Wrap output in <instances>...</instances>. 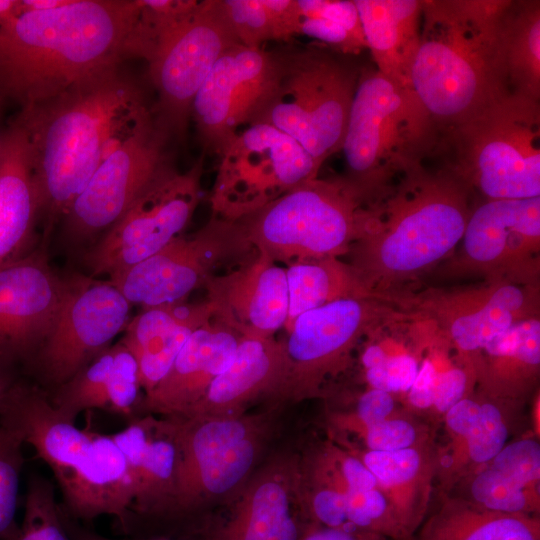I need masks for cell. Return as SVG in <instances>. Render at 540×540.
<instances>
[{"label": "cell", "instance_id": "cell-1", "mask_svg": "<svg viewBox=\"0 0 540 540\" xmlns=\"http://www.w3.org/2000/svg\"><path fill=\"white\" fill-rule=\"evenodd\" d=\"M15 120L28 138L39 216L50 230L108 155L157 119L141 86L117 68L21 108Z\"/></svg>", "mask_w": 540, "mask_h": 540}, {"label": "cell", "instance_id": "cell-2", "mask_svg": "<svg viewBox=\"0 0 540 540\" xmlns=\"http://www.w3.org/2000/svg\"><path fill=\"white\" fill-rule=\"evenodd\" d=\"M138 0H72L0 28V93L21 108L139 58Z\"/></svg>", "mask_w": 540, "mask_h": 540}, {"label": "cell", "instance_id": "cell-3", "mask_svg": "<svg viewBox=\"0 0 540 540\" xmlns=\"http://www.w3.org/2000/svg\"><path fill=\"white\" fill-rule=\"evenodd\" d=\"M475 200L440 163L400 175L369 205L361 237L348 255L357 280L375 299L415 287L456 250Z\"/></svg>", "mask_w": 540, "mask_h": 540}, {"label": "cell", "instance_id": "cell-4", "mask_svg": "<svg viewBox=\"0 0 540 540\" xmlns=\"http://www.w3.org/2000/svg\"><path fill=\"white\" fill-rule=\"evenodd\" d=\"M511 0H423L411 87L440 136L510 91L502 26Z\"/></svg>", "mask_w": 540, "mask_h": 540}, {"label": "cell", "instance_id": "cell-5", "mask_svg": "<svg viewBox=\"0 0 540 540\" xmlns=\"http://www.w3.org/2000/svg\"><path fill=\"white\" fill-rule=\"evenodd\" d=\"M432 158L475 203L540 196V100L508 91L440 136Z\"/></svg>", "mask_w": 540, "mask_h": 540}, {"label": "cell", "instance_id": "cell-6", "mask_svg": "<svg viewBox=\"0 0 540 540\" xmlns=\"http://www.w3.org/2000/svg\"><path fill=\"white\" fill-rule=\"evenodd\" d=\"M440 132L413 89L360 69L342 143L345 177L374 201L404 172L434 156Z\"/></svg>", "mask_w": 540, "mask_h": 540}, {"label": "cell", "instance_id": "cell-7", "mask_svg": "<svg viewBox=\"0 0 540 540\" xmlns=\"http://www.w3.org/2000/svg\"><path fill=\"white\" fill-rule=\"evenodd\" d=\"M275 55L272 88L249 125L282 131L322 167L341 151L361 66L318 44Z\"/></svg>", "mask_w": 540, "mask_h": 540}, {"label": "cell", "instance_id": "cell-8", "mask_svg": "<svg viewBox=\"0 0 540 540\" xmlns=\"http://www.w3.org/2000/svg\"><path fill=\"white\" fill-rule=\"evenodd\" d=\"M370 203L345 175L318 176L237 222L257 252L288 266L348 255Z\"/></svg>", "mask_w": 540, "mask_h": 540}, {"label": "cell", "instance_id": "cell-9", "mask_svg": "<svg viewBox=\"0 0 540 540\" xmlns=\"http://www.w3.org/2000/svg\"><path fill=\"white\" fill-rule=\"evenodd\" d=\"M179 464L170 517L192 514L216 501H230L257 469L272 433L274 414L173 417Z\"/></svg>", "mask_w": 540, "mask_h": 540}, {"label": "cell", "instance_id": "cell-10", "mask_svg": "<svg viewBox=\"0 0 540 540\" xmlns=\"http://www.w3.org/2000/svg\"><path fill=\"white\" fill-rule=\"evenodd\" d=\"M432 272L540 287V196L476 202L456 250Z\"/></svg>", "mask_w": 540, "mask_h": 540}, {"label": "cell", "instance_id": "cell-11", "mask_svg": "<svg viewBox=\"0 0 540 540\" xmlns=\"http://www.w3.org/2000/svg\"><path fill=\"white\" fill-rule=\"evenodd\" d=\"M219 156L210 204L214 216L232 222L318 177L321 168L299 143L265 123L241 129Z\"/></svg>", "mask_w": 540, "mask_h": 540}, {"label": "cell", "instance_id": "cell-12", "mask_svg": "<svg viewBox=\"0 0 540 540\" xmlns=\"http://www.w3.org/2000/svg\"><path fill=\"white\" fill-rule=\"evenodd\" d=\"M398 311L375 298H346L298 316L283 340L289 374L280 400L324 397L328 383L352 366L360 342Z\"/></svg>", "mask_w": 540, "mask_h": 540}, {"label": "cell", "instance_id": "cell-13", "mask_svg": "<svg viewBox=\"0 0 540 540\" xmlns=\"http://www.w3.org/2000/svg\"><path fill=\"white\" fill-rule=\"evenodd\" d=\"M235 44L218 0H198L158 36L148 72L157 92V122L170 137L184 135L197 92L219 57Z\"/></svg>", "mask_w": 540, "mask_h": 540}, {"label": "cell", "instance_id": "cell-14", "mask_svg": "<svg viewBox=\"0 0 540 540\" xmlns=\"http://www.w3.org/2000/svg\"><path fill=\"white\" fill-rule=\"evenodd\" d=\"M204 156L185 172L167 166L86 254L92 276L109 279L182 235L201 197Z\"/></svg>", "mask_w": 540, "mask_h": 540}, {"label": "cell", "instance_id": "cell-15", "mask_svg": "<svg viewBox=\"0 0 540 540\" xmlns=\"http://www.w3.org/2000/svg\"><path fill=\"white\" fill-rule=\"evenodd\" d=\"M386 302L433 322L458 356L468 362L496 334L519 321L540 317V287L507 282L415 286Z\"/></svg>", "mask_w": 540, "mask_h": 540}, {"label": "cell", "instance_id": "cell-16", "mask_svg": "<svg viewBox=\"0 0 540 540\" xmlns=\"http://www.w3.org/2000/svg\"><path fill=\"white\" fill-rule=\"evenodd\" d=\"M256 250L238 222L212 215L198 231L174 238L157 253L109 280L132 305L184 302L225 262L245 261Z\"/></svg>", "mask_w": 540, "mask_h": 540}, {"label": "cell", "instance_id": "cell-17", "mask_svg": "<svg viewBox=\"0 0 540 540\" xmlns=\"http://www.w3.org/2000/svg\"><path fill=\"white\" fill-rule=\"evenodd\" d=\"M130 307L110 280H69L56 321L25 369L59 387L111 346L130 320Z\"/></svg>", "mask_w": 540, "mask_h": 540}, {"label": "cell", "instance_id": "cell-18", "mask_svg": "<svg viewBox=\"0 0 540 540\" xmlns=\"http://www.w3.org/2000/svg\"><path fill=\"white\" fill-rule=\"evenodd\" d=\"M169 138L155 120L112 151L62 218L66 237L74 243H83L107 232L169 166L166 155Z\"/></svg>", "mask_w": 540, "mask_h": 540}, {"label": "cell", "instance_id": "cell-19", "mask_svg": "<svg viewBox=\"0 0 540 540\" xmlns=\"http://www.w3.org/2000/svg\"><path fill=\"white\" fill-rule=\"evenodd\" d=\"M275 74V52L264 47L235 44L219 57L191 108L205 151L220 155L241 127L249 125L269 94Z\"/></svg>", "mask_w": 540, "mask_h": 540}, {"label": "cell", "instance_id": "cell-20", "mask_svg": "<svg viewBox=\"0 0 540 540\" xmlns=\"http://www.w3.org/2000/svg\"><path fill=\"white\" fill-rule=\"evenodd\" d=\"M68 281L50 268L42 251L0 267V359L25 368L50 333Z\"/></svg>", "mask_w": 540, "mask_h": 540}, {"label": "cell", "instance_id": "cell-21", "mask_svg": "<svg viewBox=\"0 0 540 540\" xmlns=\"http://www.w3.org/2000/svg\"><path fill=\"white\" fill-rule=\"evenodd\" d=\"M211 540H300L309 523L299 485V455L279 453L258 467L229 501Z\"/></svg>", "mask_w": 540, "mask_h": 540}, {"label": "cell", "instance_id": "cell-22", "mask_svg": "<svg viewBox=\"0 0 540 540\" xmlns=\"http://www.w3.org/2000/svg\"><path fill=\"white\" fill-rule=\"evenodd\" d=\"M204 288L213 318L241 337H272L288 316L286 269L262 252L213 275Z\"/></svg>", "mask_w": 540, "mask_h": 540}, {"label": "cell", "instance_id": "cell-23", "mask_svg": "<svg viewBox=\"0 0 540 540\" xmlns=\"http://www.w3.org/2000/svg\"><path fill=\"white\" fill-rule=\"evenodd\" d=\"M0 424L13 431L52 470L60 490L88 451L92 429H80L52 405L49 395L22 376L0 402Z\"/></svg>", "mask_w": 540, "mask_h": 540}, {"label": "cell", "instance_id": "cell-24", "mask_svg": "<svg viewBox=\"0 0 540 540\" xmlns=\"http://www.w3.org/2000/svg\"><path fill=\"white\" fill-rule=\"evenodd\" d=\"M519 405L491 399L474 389L446 412V441L437 446L439 493H449L497 455L510 435L509 413Z\"/></svg>", "mask_w": 540, "mask_h": 540}, {"label": "cell", "instance_id": "cell-25", "mask_svg": "<svg viewBox=\"0 0 540 540\" xmlns=\"http://www.w3.org/2000/svg\"><path fill=\"white\" fill-rule=\"evenodd\" d=\"M241 338L213 317L196 329L164 378L144 396L143 414L189 417L230 364Z\"/></svg>", "mask_w": 540, "mask_h": 540}, {"label": "cell", "instance_id": "cell-26", "mask_svg": "<svg viewBox=\"0 0 540 540\" xmlns=\"http://www.w3.org/2000/svg\"><path fill=\"white\" fill-rule=\"evenodd\" d=\"M111 436L133 480L132 517H170L179 464L175 419L144 414Z\"/></svg>", "mask_w": 540, "mask_h": 540}, {"label": "cell", "instance_id": "cell-27", "mask_svg": "<svg viewBox=\"0 0 540 540\" xmlns=\"http://www.w3.org/2000/svg\"><path fill=\"white\" fill-rule=\"evenodd\" d=\"M288 374L283 340L274 336L242 337L230 364L189 417L239 416L258 399L280 400Z\"/></svg>", "mask_w": 540, "mask_h": 540}, {"label": "cell", "instance_id": "cell-28", "mask_svg": "<svg viewBox=\"0 0 540 540\" xmlns=\"http://www.w3.org/2000/svg\"><path fill=\"white\" fill-rule=\"evenodd\" d=\"M539 483L540 445L534 434L507 443L450 492L491 511L538 516Z\"/></svg>", "mask_w": 540, "mask_h": 540}, {"label": "cell", "instance_id": "cell-29", "mask_svg": "<svg viewBox=\"0 0 540 540\" xmlns=\"http://www.w3.org/2000/svg\"><path fill=\"white\" fill-rule=\"evenodd\" d=\"M61 492L62 509L72 519L91 521L111 515L125 532L129 531L133 480L127 461L111 435L92 430L86 456Z\"/></svg>", "mask_w": 540, "mask_h": 540}, {"label": "cell", "instance_id": "cell-30", "mask_svg": "<svg viewBox=\"0 0 540 540\" xmlns=\"http://www.w3.org/2000/svg\"><path fill=\"white\" fill-rule=\"evenodd\" d=\"M213 317L207 301L143 308L120 340L134 356L144 396L164 378L191 334Z\"/></svg>", "mask_w": 540, "mask_h": 540}, {"label": "cell", "instance_id": "cell-31", "mask_svg": "<svg viewBox=\"0 0 540 540\" xmlns=\"http://www.w3.org/2000/svg\"><path fill=\"white\" fill-rule=\"evenodd\" d=\"M475 390L495 400L521 404L540 375V317L519 321L492 337L469 360Z\"/></svg>", "mask_w": 540, "mask_h": 540}, {"label": "cell", "instance_id": "cell-32", "mask_svg": "<svg viewBox=\"0 0 540 540\" xmlns=\"http://www.w3.org/2000/svg\"><path fill=\"white\" fill-rule=\"evenodd\" d=\"M39 217L30 145L14 119L0 135V267L31 252Z\"/></svg>", "mask_w": 540, "mask_h": 540}, {"label": "cell", "instance_id": "cell-33", "mask_svg": "<svg viewBox=\"0 0 540 540\" xmlns=\"http://www.w3.org/2000/svg\"><path fill=\"white\" fill-rule=\"evenodd\" d=\"M375 476L399 523L413 539L428 515L437 474L434 439L394 451H368L344 447Z\"/></svg>", "mask_w": 540, "mask_h": 540}, {"label": "cell", "instance_id": "cell-34", "mask_svg": "<svg viewBox=\"0 0 540 540\" xmlns=\"http://www.w3.org/2000/svg\"><path fill=\"white\" fill-rule=\"evenodd\" d=\"M374 67L411 87L418 49L423 0H354Z\"/></svg>", "mask_w": 540, "mask_h": 540}, {"label": "cell", "instance_id": "cell-35", "mask_svg": "<svg viewBox=\"0 0 540 540\" xmlns=\"http://www.w3.org/2000/svg\"><path fill=\"white\" fill-rule=\"evenodd\" d=\"M426 516L412 540H540L539 516L491 511L451 493Z\"/></svg>", "mask_w": 540, "mask_h": 540}, {"label": "cell", "instance_id": "cell-36", "mask_svg": "<svg viewBox=\"0 0 540 540\" xmlns=\"http://www.w3.org/2000/svg\"><path fill=\"white\" fill-rule=\"evenodd\" d=\"M502 61L509 90L540 100L539 0H511L502 26Z\"/></svg>", "mask_w": 540, "mask_h": 540}, {"label": "cell", "instance_id": "cell-37", "mask_svg": "<svg viewBox=\"0 0 540 540\" xmlns=\"http://www.w3.org/2000/svg\"><path fill=\"white\" fill-rule=\"evenodd\" d=\"M288 316L284 328L290 330L301 314L346 298H372L357 280L348 262L324 258L287 266Z\"/></svg>", "mask_w": 540, "mask_h": 540}, {"label": "cell", "instance_id": "cell-38", "mask_svg": "<svg viewBox=\"0 0 540 540\" xmlns=\"http://www.w3.org/2000/svg\"><path fill=\"white\" fill-rule=\"evenodd\" d=\"M297 35L338 54L356 57L367 50L354 0H296Z\"/></svg>", "mask_w": 540, "mask_h": 540}, {"label": "cell", "instance_id": "cell-39", "mask_svg": "<svg viewBox=\"0 0 540 540\" xmlns=\"http://www.w3.org/2000/svg\"><path fill=\"white\" fill-rule=\"evenodd\" d=\"M218 3L241 45L263 47L267 41H289L297 35L296 0H218Z\"/></svg>", "mask_w": 540, "mask_h": 540}, {"label": "cell", "instance_id": "cell-40", "mask_svg": "<svg viewBox=\"0 0 540 540\" xmlns=\"http://www.w3.org/2000/svg\"><path fill=\"white\" fill-rule=\"evenodd\" d=\"M113 361L114 350L111 345L56 388L49 399L60 415L75 422L83 411H107Z\"/></svg>", "mask_w": 540, "mask_h": 540}, {"label": "cell", "instance_id": "cell-41", "mask_svg": "<svg viewBox=\"0 0 540 540\" xmlns=\"http://www.w3.org/2000/svg\"><path fill=\"white\" fill-rule=\"evenodd\" d=\"M407 408L376 424L342 437H329L343 447L368 451H394L413 447L432 438V431L410 415Z\"/></svg>", "mask_w": 540, "mask_h": 540}, {"label": "cell", "instance_id": "cell-42", "mask_svg": "<svg viewBox=\"0 0 540 540\" xmlns=\"http://www.w3.org/2000/svg\"><path fill=\"white\" fill-rule=\"evenodd\" d=\"M16 540H72L54 487L41 475H31L28 480L24 516Z\"/></svg>", "mask_w": 540, "mask_h": 540}, {"label": "cell", "instance_id": "cell-43", "mask_svg": "<svg viewBox=\"0 0 540 540\" xmlns=\"http://www.w3.org/2000/svg\"><path fill=\"white\" fill-rule=\"evenodd\" d=\"M22 440L0 424V540H16L20 525L15 516L24 456Z\"/></svg>", "mask_w": 540, "mask_h": 540}, {"label": "cell", "instance_id": "cell-44", "mask_svg": "<svg viewBox=\"0 0 540 540\" xmlns=\"http://www.w3.org/2000/svg\"><path fill=\"white\" fill-rule=\"evenodd\" d=\"M114 361L110 380L107 411L130 421L144 415L137 362L121 341L113 345Z\"/></svg>", "mask_w": 540, "mask_h": 540}, {"label": "cell", "instance_id": "cell-45", "mask_svg": "<svg viewBox=\"0 0 540 540\" xmlns=\"http://www.w3.org/2000/svg\"><path fill=\"white\" fill-rule=\"evenodd\" d=\"M300 540H389L370 532H349L316 524H309Z\"/></svg>", "mask_w": 540, "mask_h": 540}, {"label": "cell", "instance_id": "cell-46", "mask_svg": "<svg viewBox=\"0 0 540 540\" xmlns=\"http://www.w3.org/2000/svg\"><path fill=\"white\" fill-rule=\"evenodd\" d=\"M63 521L66 530L72 540H171L164 537L159 538H134V539H112L99 535L95 532L83 529L77 526L74 520L69 517L64 511H62Z\"/></svg>", "mask_w": 540, "mask_h": 540}, {"label": "cell", "instance_id": "cell-47", "mask_svg": "<svg viewBox=\"0 0 540 540\" xmlns=\"http://www.w3.org/2000/svg\"><path fill=\"white\" fill-rule=\"evenodd\" d=\"M20 377L18 366L0 359V402Z\"/></svg>", "mask_w": 540, "mask_h": 540}, {"label": "cell", "instance_id": "cell-48", "mask_svg": "<svg viewBox=\"0 0 540 540\" xmlns=\"http://www.w3.org/2000/svg\"><path fill=\"white\" fill-rule=\"evenodd\" d=\"M72 0H20L23 12L47 11L63 7Z\"/></svg>", "mask_w": 540, "mask_h": 540}, {"label": "cell", "instance_id": "cell-49", "mask_svg": "<svg viewBox=\"0 0 540 540\" xmlns=\"http://www.w3.org/2000/svg\"><path fill=\"white\" fill-rule=\"evenodd\" d=\"M22 13L20 0H0V28Z\"/></svg>", "mask_w": 540, "mask_h": 540}, {"label": "cell", "instance_id": "cell-50", "mask_svg": "<svg viewBox=\"0 0 540 540\" xmlns=\"http://www.w3.org/2000/svg\"><path fill=\"white\" fill-rule=\"evenodd\" d=\"M3 100V96L1 95L0 93V105H1V101Z\"/></svg>", "mask_w": 540, "mask_h": 540}]
</instances>
